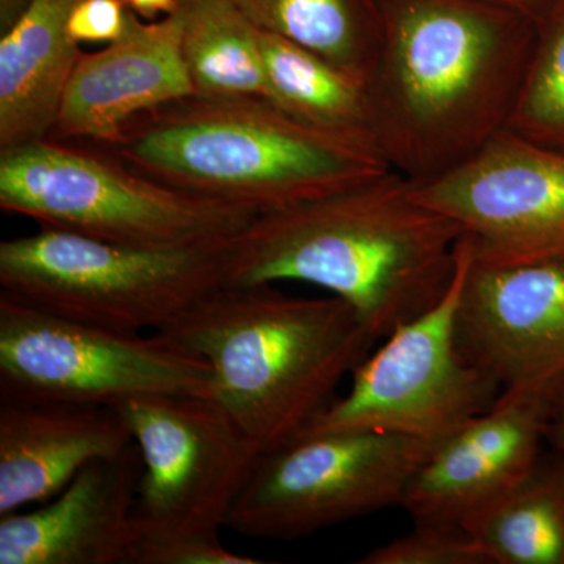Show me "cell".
<instances>
[{
	"mask_svg": "<svg viewBox=\"0 0 564 564\" xmlns=\"http://www.w3.org/2000/svg\"><path fill=\"white\" fill-rule=\"evenodd\" d=\"M383 39L366 82L375 147L422 184L510 126L536 43L519 11L480 0H380Z\"/></svg>",
	"mask_w": 564,
	"mask_h": 564,
	"instance_id": "cell-1",
	"label": "cell"
},
{
	"mask_svg": "<svg viewBox=\"0 0 564 564\" xmlns=\"http://www.w3.org/2000/svg\"><path fill=\"white\" fill-rule=\"evenodd\" d=\"M463 231L389 170L345 191L256 215L232 237L223 285L306 282L343 300L378 340L451 288Z\"/></svg>",
	"mask_w": 564,
	"mask_h": 564,
	"instance_id": "cell-2",
	"label": "cell"
},
{
	"mask_svg": "<svg viewBox=\"0 0 564 564\" xmlns=\"http://www.w3.org/2000/svg\"><path fill=\"white\" fill-rule=\"evenodd\" d=\"M272 285H220L159 332L209 364L212 399L261 455L296 440L378 343L337 296Z\"/></svg>",
	"mask_w": 564,
	"mask_h": 564,
	"instance_id": "cell-3",
	"label": "cell"
},
{
	"mask_svg": "<svg viewBox=\"0 0 564 564\" xmlns=\"http://www.w3.org/2000/svg\"><path fill=\"white\" fill-rule=\"evenodd\" d=\"M180 191L265 214L373 180L380 152L295 120L256 96L192 95L133 118L106 148Z\"/></svg>",
	"mask_w": 564,
	"mask_h": 564,
	"instance_id": "cell-4",
	"label": "cell"
},
{
	"mask_svg": "<svg viewBox=\"0 0 564 564\" xmlns=\"http://www.w3.org/2000/svg\"><path fill=\"white\" fill-rule=\"evenodd\" d=\"M0 209L137 248L228 242L259 215L144 176L106 148L54 137L0 150Z\"/></svg>",
	"mask_w": 564,
	"mask_h": 564,
	"instance_id": "cell-5",
	"label": "cell"
},
{
	"mask_svg": "<svg viewBox=\"0 0 564 564\" xmlns=\"http://www.w3.org/2000/svg\"><path fill=\"white\" fill-rule=\"evenodd\" d=\"M229 242L137 248L41 226L0 243V285L66 321L159 333L225 284Z\"/></svg>",
	"mask_w": 564,
	"mask_h": 564,
	"instance_id": "cell-6",
	"label": "cell"
},
{
	"mask_svg": "<svg viewBox=\"0 0 564 564\" xmlns=\"http://www.w3.org/2000/svg\"><path fill=\"white\" fill-rule=\"evenodd\" d=\"M148 395L212 397L209 364L162 334L66 321L0 292V400L115 408Z\"/></svg>",
	"mask_w": 564,
	"mask_h": 564,
	"instance_id": "cell-7",
	"label": "cell"
},
{
	"mask_svg": "<svg viewBox=\"0 0 564 564\" xmlns=\"http://www.w3.org/2000/svg\"><path fill=\"white\" fill-rule=\"evenodd\" d=\"M473 259L469 240L462 236L454 280L443 299L381 339L352 370L347 393L300 436L370 430L436 445L499 399L500 386L467 361L456 339Z\"/></svg>",
	"mask_w": 564,
	"mask_h": 564,
	"instance_id": "cell-8",
	"label": "cell"
},
{
	"mask_svg": "<svg viewBox=\"0 0 564 564\" xmlns=\"http://www.w3.org/2000/svg\"><path fill=\"white\" fill-rule=\"evenodd\" d=\"M432 448L414 437L370 430L304 434L259 456L226 527L243 536L299 540L400 508Z\"/></svg>",
	"mask_w": 564,
	"mask_h": 564,
	"instance_id": "cell-9",
	"label": "cell"
},
{
	"mask_svg": "<svg viewBox=\"0 0 564 564\" xmlns=\"http://www.w3.org/2000/svg\"><path fill=\"white\" fill-rule=\"evenodd\" d=\"M132 434L141 475L139 543L220 538L261 452L212 397L148 395L111 408Z\"/></svg>",
	"mask_w": 564,
	"mask_h": 564,
	"instance_id": "cell-10",
	"label": "cell"
},
{
	"mask_svg": "<svg viewBox=\"0 0 564 564\" xmlns=\"http://www.w3.org/2000/svg\"><path fill=\"white\" fill-rule=\"evenodd\" d=\"M484 265L564 262V152L505 129L454 172L414 184Z\"/></svg>",
	"mask_w": 564,
	"mask_h": 564,
	"instance_id": "cell-11",
	"label": "cell"
},
{
	"mask_svg": "<svg viewBox=\"0 0 564 564\" xmlns=\"http://www.w3.org/2000/svg\"><path fill=\"white\" fill-rule=\"evenodd\" d=\"M456 339L503 391L564 389V262L484 265L464 280Z\"/></svg>",
	"mask_w": 564,
	"mask_h": 564,
	"instance_id": "cell-12",
	"label": "cell"
},
{
	"mask_svg": "<svg viewBox=\"0 0 564 564\" xmlns=\"http://www.w3.org/2000/svg\"><path fill=\"white\" fill-rule=\"evenodd\" d=\"M555 400L551 393L500 392L488 410L433 445L400 508L414 522L463 524L543 456Z\"/></svg>",
	"mask_w": 564,
	"mask_h": 564,
	"instance_id": "cell-13",
	"label": "cell"
},
{
	"mask_svg": "<svg viewBox=\"0 0 564 564\" xmlns=\"http://www.w3.org/2000/svg\"><path fill=\"white\" fill-rule=\"evenodd\" d=\"M192 95L176 14L144 21L131 11L120 40L82 52L50 137L111 148L133 118Z\"/></svg>",
	"mask_w": 564,
	"mask_h": 564,
	"instance_id": "cell-14",
	"label": "cell"
},
{
	"mask_svg": "<svg viewBox=\"0 0 564 564\" xmlns=\"http://www.w3.org/2000/svg\"><path fill=\"white\" fill-rule=\"evenodd\" d=\"M140 475L133 443L85 467L36 510L0 516V564H132Z\"/></svg>",
	"mask_w": 564,
	"mask_h": 564,
	"instance_id": "cell-15",
	"label": "cell"
},
{
	"mask_svg": "<svg viewBox=\"0 0 564 564\" xmlns=\"http://www.w3.org/2000/svg\"><path fill=\"white\" fill-rule=\"evenodd\" d=\"M132 444L111 408L0 403V516L50 502L85 467Z\"/></svg>",
	"mask_w": 564,
	"mask_h": 564,
	"instance_id": "cell-16",
	"label": "cell"
},
{
	"mask_svg": "<svg viewBox=\"0 0 564 564\" xmlns=\"http://www.w3.org/2000/svg\"><path fill=\"white\" fill-rule=\"evenodd\" d=\"M77 0H29L0 31V150L46 139L82 51L69 35Z\"/></svg>",
	"mask_w": 564,
	"mask_h": 564,
	"instance_id": "cell-17",
	"label": "cell"
},
{
	"mask_svg": "<svg viewBox=\"0 0 564 564\" xmlns=\"http://www.w3.org/2000/svg\"><path fill=\"white\" fill-rule=\"evenodd\" d=\"M462 525L491 564H564V456L544 452L518 484Z\"/></svg>",
	"mask_w": 564,
	"mask_h": 564,
	"instance_id": "cell-18",
	"label": "cell"
},
{
	"mask_svg": "<svg viewBox=\"0 0 564 564\" xmlns=\"http://www.w3.org/2000/svg\"><path fill=\"white\" fill-rule=\"evenodd\" d=\"M261 51L267 101L304 124L377 150L364 82L273 33L261 31Z\"/></svg>",
	"mask_w": 564,
	"mask_h": 564,
	"instance_id": "cell-19",
	"label": "cell"
},
{
	"mask_svg": "<svg viewBox=\"0 0 564 564\" xmlns=\"http://www.w3.org/2000/svg\"><path fill=\"white\" fill-rule=\"evenodd\" d=\"M174 14L193 95L267 99L261 31L237 0H177Z\"/></svg>",
	"mask_w": 564,
	"mask_h": 564,
	"instance_id": "cell-20",
	"label": "cell"
},
{
	"mask_svg": "<svg viewBox=\"0 0 564 564\" xmlns=\"http://www.w3.org/2000/svg\"><path fill=\"white\" fill-rule=\"evenodd\" d=\"M262 32L366 82L383 39L380 0H237Z\"/></svg>",
	"mask_w": 564,
	"mask_h": 564,
	"instance_id": "cell-21",
	"label": "cell"
},
{
	"mask_svg": "<svg viewBox=\"0 0 564 564\" xmlns=\"http://www.w3.org/2000/svg\"><path fill=\"white\" fill-rule=\"evenodd\" d=\"M536 25L532 61L508 129L564 152V0Z\"/></svg>",
	"mask_w": 564,
	"mask_h": 564,
	"instance_id": "cell-22",
	"label": "cell"
},
{
	"mask_svg": "<svg viewBox=\"0 0 564 564\" xmlns=\"http://www.w3.org/2000/svg\"><path fill=\"white\" fill-rule=\"evenodd\" d=\"M359 564H491L462 524L414 522V529L367 552Z\"/></svg>",
	"mask_w": 564,
	"mask_h": 564,
	"instance_id": "cell-23",
	"label": "cell"
},
{
	"mask_svg": "<svg viewBox=\"0 0 564 564\" xmlns=\"http://www.w3.org/2000/svg\"><path fill=\"white\" fill-rule=\"evenodd\" d=\"M262 560L234 554L220 538H195L172 543H137L132 564H261Z\"/></svg>",
	"mask_w": 564,
	"mask_h": 564,
	"instance_id": "cell-24",
	"label": "cell"
},
{
	"mask_svg": "<svg viewBox=\"0 0 564 564\" xmlns=\"http://www.w3.org/2000/svg\"><path fill=\"white\" fill-rule=\"evenodd\" d=\"M131 10L124 0H77L69 17V35L77 44H111L128 29Z\"/></svg>",
	"mask_w": 564,
	"mask_h": 564,
	"instance_id": "cell-25",
	"label": "cell"
},
{
	"mask_svg": "<svg viewBox=\"0 0 564 564\" xmlns=\"http://www.w3.org/2000/svg\"><path fill=\"white\" fill-rule=\"evenodd\" d=\"M480 2L494 3V6L519 11V13L532 18L538 24V22L544 20L554 10L560 0H480Z\"/></svg>",
	"mask_w": 564,
	"mask_h": 564,
	"instance_id": "cell-26",
	"label": "cell"
},
{
	"mask_svg": "<svg viewBox=\"0 0 564 564\" xmlns=\"http://www.w3.org/2000/svg\"><path fill=\"white\" fill-rule=\"evenodd\" d=\"M129 10L144 21H158L170 17L177 9V0H124Z\"/></svg>",
	"mask_w": 564,
	"mask_h": 564,
	"instance_id": "cell-27",
	"label": "cell"
},
{
	"mask_svg": "<svg viewBox=\"0 0 564 564\" xmlns=\"http://www.w3.org/2000/svg\"><path fill=\"white\" fill-rule=\"evenodd\" d=\"M547 445L551 451L564 456V389L556 397L549 423Z\"/></svg>",
	"mask_w": 564,
	"mask_h": 564,
	"instance_id": "cell-28",
	"label": "cell"
},
{
	"mask_svg": "<svg viewBox=\"0 0 564 564\" xmlns=\"http://www.w3.org/2000/svg\"><path fill=\"white\" fill-rule=\"evenodd\" d=\"M28 3L29 0H0V31L9 28Z\"/></svg>",
	"mask_w": 564,
	"mask_h": 564,
	"instance_id": "cell-29",
	"label": "cell"
}]
</instances>
